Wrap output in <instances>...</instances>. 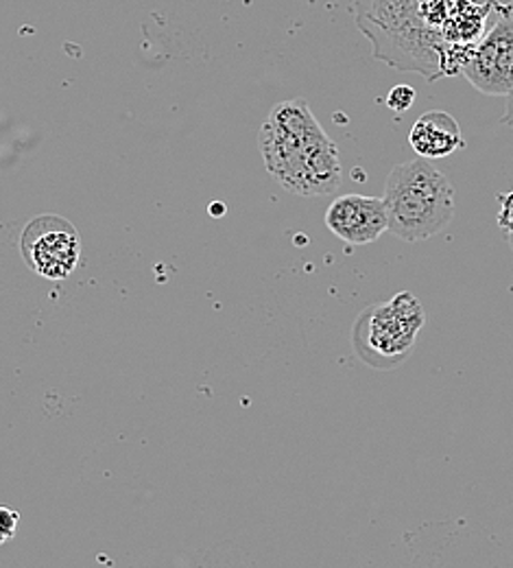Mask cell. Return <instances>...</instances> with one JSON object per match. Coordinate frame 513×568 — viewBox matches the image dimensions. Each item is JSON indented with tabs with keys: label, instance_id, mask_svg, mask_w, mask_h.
I'll list each match as a JSON object with an SVG mask.
<instances>
[{
	"label": "cell",
	"instance_id": "6da1fadb",
	"mask_svg": "<svg viewBox=\"0 0 513 568\" xmlns=\"http://www.w3.org/2000/svg\"><path fill=\"white\" fill-rule=\"evenodd\" d=\"M505 13H513V0H355V20L373 58L429 81L459 74Z\"/></svg>",
	"mask_w": 513,
	"mask_h": 568
},
{
	"label": "cell",
	"instance_id": "7a4b0ae2",
	"mask_svg": "<svg viewBox=\"0 0 513 568\" xmlns=\"http://www.w3.org/2000/svg\"><path fill=\"white\" fill-rule=\"evenodd\" d=\"M258 146L269 175L299 197H324L341 186V160L304 99L278 103L260 128Z\"/></svg>",
	"mask_w": 513,
	"mask_h": 568
},
{
	"label": "cell",
	"instance_id": "3957f363",
	"mask_svg": "<svg viewBox=\"0 0 513 568\" xmlns=\"http://www.w3.org/2000/svg\"><path fill=\"white\" fill-rule=\"evenodd\" d=\"M382 202L391 234L409 243L440 234L454 216V191L427 158L398 164L387 175Z\"/></svg>",
	"mask_w": 513,
	"mask_h": 568
},
{
	"label": "cell",
	"instance_id": "277c9868",
	"mask_svg": "<svg viewBox=\"0 0 513 568\" xmlns=\"http://www.w3.org/2000/svg\"><path fill=\"white\" fill-rule=\"evenodd\" d=\"M20 250L38 276L47 281H64L79 265L81 241L73 223L55 214H42L24 227Z\"/></svg>",
	"mask_w": 513,
	"mask_h": 568
},
{
	"label": "cell",
	"instance_id": "5b68a950",
	"mask_svg": "<svg viewBox=\"0 0 513 568\" xmlns=\"http://www.w3.org/2000/svg\"><path fill=\"white\" fill-rule=\"evenodd\" d=\"M422 326L424 311L415 295L398 293L389 302L369 308L355 333H367L366 346L396 363L411 353Z\"/></svg>",
	"mask_w": 513,
	"mask_h": 568
},
{
	"label": "cell",
	"instance_id": "8992f818",
	"mask_svg": "<svg viewBox=\"0 0 513 568\" xmlns=\"http://www.w3.org/2000/svg\"><path fill=\"white\" fill-rule=\"evenodd\" d=\"M461 74L483 94H513V13L501 16L474 44Z\"/></svg>",
	"mask_w": 513,
	"mask_h": 568
},
{
	"label": "cell",
	"instance_id": "52a82bcc",
	"mask_svg": "<svg viewBox=\"0 0 513 568\" xmlns=\"http://www.w3.org/2000/svg\"><path fill=\"white\" fill-rule=\"evenodd\" d=\"M328 230L350 245H367L378 241L387 230V209L382 197L341 195L326 211Z\"/></svg>",
	"mask_w": 513,
	"mask_h": 568
},
{
	"label": "cell",
	"instance_id": "ba28073f",
	"mask_svg": "<svg viewBox=\"0 0 513 568\" xmlns=\"http://www.w3.org/2000/svg\"><path fill=\"white\" fill-rule=\"evenodd\" d=\"M409 144L420 158H427V160L448 158L454 151L465 146L459 123L454 121V116L441 110L424 112L413 123L409 132Z\"/></svg>",
	"mask_w": 513,
	"mask_h": 568
},
{
	"label": "cell",
	"instance_id": "9c48e42d",
	"mask_svg": "<svg viewBox=\"0 0 513 568\" xmlns=\"http://www.w3.org/2000/svg\"><path fill=\"white\" fill-rule=\"evenodd\" d=\"M415 103V90L411 85H396L387 97V108L393 112H407Z\"/></svg>",
	"mask_w": 513,
	"mask_h": 568
},
{
	"label": "cell",
	"instance_id": "30bf717a",
	"mask_svg": "<svg viewBox=\"0 0 513 568\" xmlns=\"http://www.w3.org/2000/svg\"><path fill=\"white\" fill-rule=\"evenodd\" d=\"M20 514L7 505H0V545L9 542L18 531Z\"/></svg>",
	"mask_w": 513,
	"mask_h": 568
},
{
	"label": "cell",
	"instance_id": "8fae6325",
	"mask_svg": "<svg viewBox=\"0 0 513 568\" xmlns=\"http://www.w3.org/2000/svg\"><path fill=\"white\" fill-rule=\"evenodd\" d=\"M501 213H499V225L510 232L513 239V191L507 195H501Z\"/></svg>",
	"mask_w": 513,
	"mask_h": 568
},
{
	"label": "cell",
	"instance_id": "7c38bea8",
	"mask_svg": "<svg viewBox=\"0 0 513 568\" xmlns=\"http://www.w3.org/2000/svg\"><path fill=\"white\" fill-rule=\"evenodd\" d=\"M503 123L513 128V94L510 97V101H507V112H505V116H503Z\"/></svg>",
	"mask_w": 513,
	"mask_h": 568
},
{
	"label": "cell",
	"instance_id": "4fadbf2b",
	"mask_svg": "<svg viewBox=\"0 0 513 568\" xmlns=\"http://www.w3.org/2000/svg\"><path fill=\"white\" fill-rule=\"evenodd\" d=\"M211 213L215 214V216H220V214H223V206H220V204H215V206L211 209Z\"/></svg>",
	"mask_w": 513,
	"mask_h": 568
}]
</instances>
